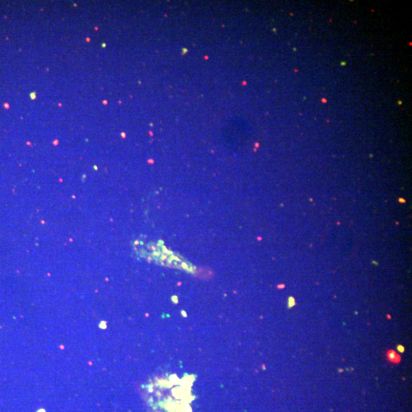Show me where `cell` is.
Masks as SVG:
<instances>
[{
  "label": "cell",
  "mask_w": 412,
  "mask_h": 412,
  "mask_svg": "<svg viewBox=\"0 0 412 412\" xmlns=\"http://www.w3.org/2000/svg\"><path fill=\"white\" fill-rule=\"evenodd\" d=\"M386 357L388 361L395 363V364H398V363H400L401 360H402L401 356L399 355V354H397L396 351H393V350H389V351H387Z\"/></svg>",
  "instance_id": "cell-1"
},
{
  "label": "cell",
  "mask_w": 412,
  "mask_h": 412,
  "mask_svg": "<svg viewBox=\"0 0 412 412\" xmlns=\"http://www.w3.org/2000/svg\"><path fill=\"white\" fill-rule=\"evenodd\" d=\"M294 306H295V299H294V298H289V307H293Z\"/></svg>",
  "instance_id": "cell-2"
},
{
  "label": "cell",
  "mask_w": 412,
  "mask_h": 412,
  "mask_svg": "<svg viewBox=\"0 0 412 412\" xmlns=\"http://www.w3.org/2000/svg\"><path fill=\"white\" fill-rule=\"evenodd\" d=\"M398 351H399V352L402 353H402H403L404 351H405V348H404V346H401V345H399V346H398Z\"/></svg>",
  "instance_id": "cell-3"
}]
</instances>
